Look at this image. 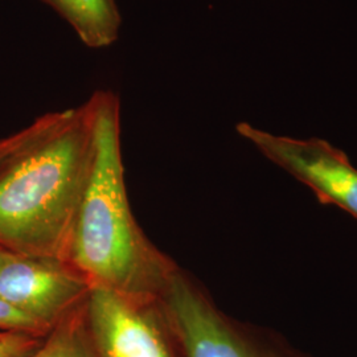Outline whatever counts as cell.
<instances>
[{"label": "cell", "instance_id": "cell-1", "mask_svg": "<svg viewBox=\"0 0 357 357\" xmlns=\"http://www.w3.org/2000/svg\"><path fill=\"white\" fill-rule=\"evenodd\" d=\"M96 159V101L47 114L0 163V248L66 261Z\"/></svg>", "mask_w": 357, "mask_h": 357}, {"label": "cell", "instance_id": "cell-2", "mask_svg": "<svg viewBox=\"0 0 357 357\" xmlns=\"http://www.w3.org/2000/svg\"><path fill=\"white\" fill-rule=\"evenodd\" d=\"M93 97L96 159L66 261L91 287L155 305L178 268L144 236L130 208L121 146L119 97L112 90H97Z\"/></svg>", "mask_w": 357, "mask_h": 357}, {"label": "cell", "instance_id": "cell-3", "mask_svg": "<svg viewBox=\"0 0 357 357\" xmlns=\"http://www.w3.org/2000/svg\"><path fill=\"white\" fill-rule=\"evenodd\" d=\"M184 357H308L271 332L224 315L206 294L176 270L159 301Z\"/></svg>", "mask_w": 357, "mask_h": 357}, {"label": "cell", "instance_id": "cell-4", "mask_svg": "<svg viewBox=\"0 0 357 357\" xmlns=\"http://www.w3.org/2000/svg\"><path fill=\"white\" fill-rule=\"evenodd\" d=\"M85 321L94 357H184L159 303L91 287Z\"/></svg>", "mask_w": 357, "mask_h": 357}, {"label": "cell", "instance_id": "cell-5", "mask_svg": "<svg viewBox=\"0 0 357 357\" xmlns=\"http://www.w3.org/2000/svg\"><path fill=\"white\" fill-rule=\"evenodd\" d=\"M236 130L271 163L306 184L321 204L336 205L357 218V168L342 150L319 138L275 135L246 122Z\"/></svg>", "mask_w": 357, "mask_h": 357}, {"label": "cell", "instance_id": "cell-6", "mask_svg": "<svg viewBox=\"0 0 357 357\" xmlns=\"http://www.w3.org/2000/svg\"><path fill=\"white\" fill-rule=\"evenodd\" d=\"M91 284L68 261L8 253L0 265V299L48 330L82 306Z\"/></svg>", "mask_w": 357, "mask_h": 357}, {"label": "cell", "instance_id": "cell-7", "mask_svg": "<svg viewBox=\"0 0 357 357\" xmlns=\"http://www.w3.org/2000/svg\"><path fill=\"white\" fill-rule=\"evenodd\" d=\"M57 13L90 50H105L116 43L122 15L115 0H40Z\"/></svg>", "mask_w": 357, "mask_h": 357}, {"label": "cell", "instance_id": "cell-8", "mask_svg": "<svg viewBox=\"0 0 357 357\" xmlns=\"http://www.w3.org/2000/svg\"><path fill=\"white\" fill-rule=\"evenodd\" d=\"M85 303L59 320L38 348L24 357H94L86 330Z\"/></svg>", "mask_w": 357, "mask_h": 357}, {"label": "cell", "instance_id": "cell-9", "mask_svg": "<svg viewBox=\"0 0 357 357\" xmlns=\"http://www.w3.org/2000/svg\"><path fill=\"white\" fill-rule=\"evenodd\" d=\"M50 331L36 320L0 299V332H24L44 337Z\"/></svg>", "mask_w": 357, "mask_h": 357}, {"label": "cell", "instance_id": "cell-10", "mask_svg": "<svg viewBox=\"0 0 357 357\" xmlns=\"http://www.w3.org/2000/svg\"><path fill=\"white\" fill-rule=\"evenodd\" d=\"M43 337L24 332H0V357H24L35 351Z\"/></svg>", "mask_w": 357, "mask_h": 357}, {"label": "cell", "instance_id": "cell-11", "mask_svg": "<svg viewBox=\"0 0 357 357\" xmlns=\"http://www.w3.org/2000/svg\"><path fill=\"white\" fill-rule=\"evenodd\" d=\"M45 121H47V114L41 115V116L36 118L31 125L13 132L6 138H1L0 139V163L10 153H13L16 149H19L22 144H24L26 141H29L33 135H36L41 128L44 126Z\"/></svg>", "mask_w": 357, "mask_h": 357}, {"label": "cell", "instance_id": "cell-12", "mask_svg": "<svg viewBox=\"0 0 357 357\" xmlns=\"http://www.w3.org/2000/svg\"><path fill=\"white\" fill-rule=\"evenodd\" d=\"M8 253H10V252H7V250H4V249L0 248V265H1V262L6 259V257H7Z\"/></svg>", "mask_w": 357, "mask_h": 357}]
</instances>
